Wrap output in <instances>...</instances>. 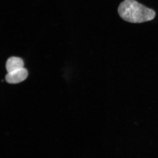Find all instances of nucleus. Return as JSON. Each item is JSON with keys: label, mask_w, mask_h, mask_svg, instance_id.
Instances as JSON below:
<instances>
[{"label": "nucleus", "mask_w": 158, "mask_h": 158, "mask_svg": "<svg viewBox=\"0 0 158 158\" xmlns=\"http://www.w3.org/2000/svg\"><path fill=\"white\" fill-rule=\"evenodd\" d=\"M24 63L22 59L17 57H11L6 63V69L8 73L13 72L23 68Z\"/></svg>", "instance_id": "obj_3"}, {"label": "nucleus", "mask_w": 158, "mask_h": 158, "mask_svg": "<svg viewBox=\"0 0 158 158\" xmlns=\"http://www.w3.org/2000/svg\"><path fill=\"white\" fill-rule=\"evenodd\" d=\"M28 76L26 69L21 68L12 72L8 73L6 76V80L9 84H15L25 80Z\"/></svg>", "instance_id": "obj_2"}, {"label": "nucleus", "mask_w": 158, "mask_h": 158, "mask_svg": "<svg viewBox=\"0 0 158 158\" xmlns=\"http://www.w3.org/2000/svg\"><path fill=\"white\" fill-rule=\"evenodd\" d=\"M118 13L126 22L142 23L153 19L156 16L153 10L146 7L135 0H125L119 6Z\"/></svg>", "instance_id": "obj_1"}]
</instances>
